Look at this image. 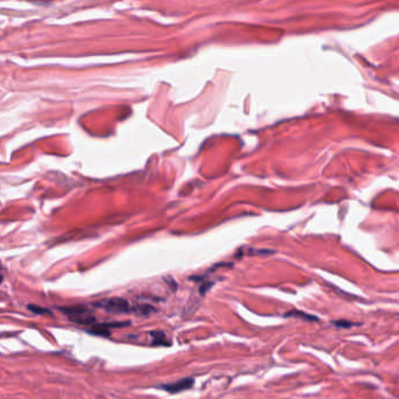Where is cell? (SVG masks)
<instances>
[{
	"instance_id": "1",
	"label": "cell",
	"mask_w": 399,
	"mask_h": 399,
	"mask_svg": "<svg viewBox=\"0 0 399 399\" xmlns=\"http://www.w3.org/2000/svg\"><path fill=\"white\" fill-rule=\"evenodd\" d=\"M94 305L97 308H102V309L109 311V313H129V311L133 310V308L129 304V302L122 298L102 300V301L96 302Z\"/></svg>"
},
{
	"instance_id": "2",
	"label": "cell",
	"mask_w": 399,
	"mask_h": 399,
	"mask_svg": "<svg viewBox=\"0 0 399 399\" xmlns=\"http://www.w3.org/2000/svg\"><path fill=\"white\" fill-rule=\"evenodd\" d=\"M63 311L69 316L72 321L80 323V324H94L95 317L89 313V310L84 307H72L63 309Z\"/></svg>"
},
{
	"instance_id": "3",
	"label": "cell",
	"mask_w": 399,
	"mask_h": 399,
	"mask_svg": "<svg viewBox=\"0 0 399 399\" xmlns=\"http://www.w3.org/2000/svg\"><path fill=\"white\" fill-rule=\"evenodd\" d=\"M193 383H194L193 378H185V380H180L178 381H176V383L162 385L161 387L168 392L177 393L180 391H184V390H189L192 385H193Z\"/></svg>"
},
{
	"instance_id": "4",
	"label": "cell",
	"mask_w": 399,
	"mask_h": 399,
	"mask_svg": "<svg viewBox=\"0 0 399 399\" xmlns=\"http://www.w3.org/2000/svg\"><path fill=\"white\" fill-rule=\"evenodd\" d=\"M151 337H152V344L153 345H170V342L167 339V335L162 331H155L151 333Z\"/></svg>"
},
{
	"instance_id": "5",
	"label": "cell",
	"mask_w": 399,
	"mask_h": 399,
	"mask_svg": "<svg viewBox=\"0 0 399 399\" xmlns=\"http://www.w3.org/2000/svg\"><path fill=\"white\" fill-rule=\"evenodd\" d=\"M292 314H294V315H288V316H298V317H302V319H304V320H315L316 321V317H313V316H309L308 315V314H304V313H300V311H292Z\"/></svg>"
},
{
	"instance_id": "6",
	"label": "cell",
	"mask_w": 399,
	"mask_h": 399,
	"mask_svg": "<svg viewBox=\"0 0 399 399\" xmlns=\"http://www.w3.org/2000/svg\"><path fill=\"white\" fill-rule=\"evenodd\" d=\"M334 324L336 325V327L349 328V327H352V325H354V323H352V322H346V321H335Z\"/></svg>"
},
{
	"instance_id": "7",
	"label": "cell",
	"mask_w": 399,
	"mask_h": 399,
	"mask_svg": "<svg viewBox=\"0 0 399 399\" xmlns=\"http://www.w3.org/2000/svg\"><path fill=\"white\" fill-rule=\"evenodd\" d=\"M28 309H31L33 313L36 314H47L49 313L48 310L43 309V308H39V307H34V305H28Z\"/></svg>"
},
{
	"instance_id": "8",
	"label": "cell",
	"mask_w": 399,
	"mask_h": 399,
	"mask_svg": "<svg viewBox=\"0 0 399 399\" xmlns=\"http://www.w3.org/2000/svg\"><path fill=\"white\" fill-rule=\"evenodd\" d=\"M1 281H2V276L0 275V282H1Z\"/></svg>"
}]
</instances>
